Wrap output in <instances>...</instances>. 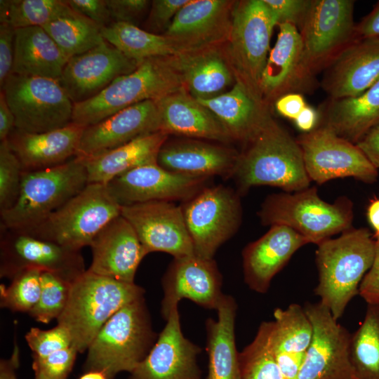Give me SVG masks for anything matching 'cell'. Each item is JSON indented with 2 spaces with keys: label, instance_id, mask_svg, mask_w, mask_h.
Returning <instances> with one entry per match:
<instances>
[{
  "label": "cell",
  "instance_id": "62",
  "mask_svg": "<svg viewBox=\"0 0 379 379\" xmlns=\"http://www.w3.org/2000/svg\"><path fill=\"white\" fill-rule=\"evenodd\" d=\"M35 379H36V378H35Z\"/></svg>",
  "mask_w": 379,
  "mask_h": 379
},
{
  "label": "cell",
  "instance_id": "44",
  "mask_svg": "<svg viewBox=\"0 0 379 379\" xmlns=\"http://www.w3.org/2000/svg\"><path fill=\"white\" fill-rule=\"evenodd\" d=\"M23 168L8 140L0 143V212L13 206L18 197Z\"/></svg>",
  "mask_w": 379,
  "mask_h": 379
},
{
  "label": "cell",
  "instance_id": "27",
  "mask_svg": "<svg viewBox=\"0 0 379 379\" xmlns=\"http://www.w3.org/2000/svg\"><path fill=\"white\" fill-rule=\"evenodd\" d=\"M239 155L232 149L197 139L166 140L159 152L157 164L182 175L232 177Z\"/></svg>",
  "mask_w": 379,
  "mask_h": 379
},
{
  "label": "cell",
  "instance_id": "55",
  "mask_svg": "<svg viewBox=\"0 0 379 379\" xmlns=\"http://www.w3.org/2000/svg\"><path fill=\"white\" fill-rule=\"evenodd\" d=\"M371 163L379 168V124L372 128L357 144Z\"/></svg>",
  "mask_w": 379,
  "mask_h": 379
},
{
  "label": "cell",
  "instance_id": "48",
  "mask_svg": "<svg viewBox=\"0 0 379 379\" xmlns=\"http://www.w3.org/2000/svg\"><path fill=\"white\" fill-rule=\"evenodd\" d=\"M190 1V0L152 1L147 20L149 27L152 29H165L166 31L178 12Z\"/></svg>",
  "mask_w": 379,
  "mask_h": 379
},
{
  "label": "cell",
  "instance_id": "1",
  "mask_svg": "<svg viewBox=\"0 0 379 379\" xmlns=\"http://www.w3.org/2000/svg\"><path fill=\"white\" fill-rule=\"evenodd\" d=\"M239 154L232 175L237 192L268 185L294 192L309 187L310 179L297 141L272 118Z\"/></svg>",
  "mask_w": 379,
  "mask_h": 379
},
{
  "label": "cell",
  "instance_id": "28",
  "mask_svg": "<svg viewBox=\"0 0 379 379\" xmlns=\"http://www.w3.org/2000/svg\"><path fill=\"white\" fill-rule=\"evenodd\" d=\"M159 131L228 143L232 138L218 117L185 88L156 100Z\"/></svg>",
  "mask_w": 379,
  "mask_h": 379
},
{
  "label": "cell",
  "instance_id": "40",
  "mask_svg": "<svg viewBox=\"0 0 379 379\" xmlns=\"http://www.w3.org/2000/svg\"><path fill=\"white\" fill-rule=\"evenodd\" d=\"M62 0H1L0 22L15 29L44 27L61 9Z\"/></svg>",
  "mask_w": 379,
  "mask_h": 379
},
{
  "label": "cell",
  "instance_id": "11",
  "mask_svg": "<svg viewBox=\"0 0 379 379\" xmlns=\"http://www.w3.org/2000/svg\"><path fill=\"white\" fill-rule=\"evenodd\" d=\"M181 208L194 254L201 258L213 259L241 223L240 194L225 185L206 186Z\"/></svg>",
  "mask_w": 379,
  "mask_h": 379
},
{
  "label": "cell",
  "instance_id": "36",
  "mask_svg": "<svg viewBox=\"0 0 379 379\" xmlns=\"http://www.w3.org/2000/svg\"><path fill=\"white\" fill-rule=\"evenodd\" d=\"M274 320L262 322L258 332L272 354L305 352L312 336V326L304 307L296 303L274 312Z\"/></svg>",
  "mask_w": 379,
  "mask_h": 379
},
{
  "label": "cell",
  "instance_id": "19",
  "mask_svg": "<svg viewBox=\"0 0 379 379\" xmlns=\"http://www.w3.org/2000/svg\"><path fill=\"white\" fill-rule=\"evenodd\" d=\"M161 313L165 320L187 298L206 309L215 310L224 295L222 277L213 259L192 255L173 258L161 281Z\"/></svg>",
  "mask_w": 379,
  "mask_h": 379
},
{
  "label": "cell",
  "instance_id": "9",
  "mask_svg": "<svg viewBox=\"0 0 379 379\" xmlns=\"http://www.w3.org/2000/svg\"><path fill=\"white\" fill-rule=\"evenodd\" d=\"M277 20L263 0L234 3L227 39V60L237 79L262 100L259 84Z\"/></svg>",
  "mask_w": 379,
  "mask_h": 379
},
{
  "label": "cell",
  "instance_id": "34",
  "mask_svg": "<svg viewBox=\"0 0 379 379\" xmlns=\"http://www.w3.org/2000/svg\"><path fill=\"white\" fill-rule=\"evenodd\" d=\"M67 61L42 27L15 29L12 74L59 80Z\"/></svg>",
  "mask_w": 379,
  "mask_h": 379
},
{
  "label": "cell",
  "instance_id": "41",
  "mask_svg": "<svg viewBox=\"0 0 379 379\" xmlns=\"http://www.w3.org/2000/svg\"><path fill=\"white\" fill-rule=\"evenodd\" d=\"M72 282L58 274L42 271L40 297L29 315L45 324L57 319L67 305Z\"/></svg>",
  "mask_w": 379,
  "mask_h": 379
},
{
  "label": "cell",
  "instance_id": "37",
  "mask_svg": "<svg viewBox=\"0 0 379 379\" xmlns=\"http://www.w3.org/2000/svg\"><path fill=\"white\" fill-rule=\"evenodd\" d=\"M43 28L69 60L105 41L101 28L64 1L58 13Z\"/></svg>",
  "mask_w": 379,
  "mask_h": 379
},
{
  "label": "cell",
  "instance_id": "50",
  "mask_svg": "<svg viewBox=\"0 0 379 379\" xmlns=\"http://www.w3.org/2000/svg\"><path fill=\"white\" fill-rule=\"evenodd\" d=\"M76 12L96 23L101 29L113 22L106 0H65Z\"/></svg>",
  "mask_w": 379,
  "mask_h": 379
},
{
  "label": "cell",
  "instance_id": "47",
  "mask_svg": "<svg viewBox=\"0 0 379 379\" xmlns=\"http://www.w3.org/2000/svg\"><path fill=\"white\" fill-rule=\"evenodd\" d=\"M263 1L276 17L278 25L289 23L300 29L307 16L312 0H263Z\"/></svg>",
  "mask_w": 379,
  "mask_h": 379
},
{
  "label": "cell",
  "instance_id": "3",
  "mask_svg": "<svg viewBox=\"0 0 379 379\" xmlns=\"http://www.w3.org/2000/svg\"><path fill=\"white\" fill-rule=\"evenodd\" d=\"M145 290L86 270L72 284L67 305L57 319L78 352L87 350L109 319L128 303L144 296Z\"/></svg>",
  "mask_w": 379,
  "mask_h": 379
},
{
  "label": "cell",
  "instance_id": "14",
  "mask_svg": "<svg viewBox=\"0 0 379 379\" xmlns=\"http://www.w3.org/2000/svg\"><path fill=\"white\" fill-rule=\"evenodd\" d=\"M312 336L297 379H352L351 334L320 301L303 307Z\"/></svg>",
  "mask_w": 379,
  "mask_h": 379
},
{
  "label": "cell",
  "instance_id": "22",
  "mask_svg": "<svg viewBox=\"0 0 379 379\" xmlns=\"http://www.w3.org/2000/svg\"><path fill=\"white\" fill-rule=\"evenodd\" d=\"M157 131H160L156 101L146 100L85 127L76 157H95Z\"/></svg>",
  "mask_w": 379,
  "mask_h": 379
},
{
  "label": "cell",
  "instance_id": "57",
  "mask_svg": "<svg viewBox=\"0 0 379 379\" xmlns=\"http://www.w3.org/2000/svg\"><path fill=\"white\" fill-rule=\"evenodd\" d=\"M15 129V117L7 102L4 91L0 93V140H8Z\"/></svg>",
  "mask_w": 379,
  "mask_h": 379
},
{
  "label": "cell",
  "instance_id": "39",
  "mask_svg": "<svg viewBox=\"0 0 379 379\" xmlns=\"http://www.w3.org/2000/svg\"><path fill=\"white\" fill-rule=\"evenodd\" d=\"M352 379H379V305L368 304L364 319L351 335Z\"/></svg>",
  "mask_w": 379,
  "mask_h": 379
},
{
  "label": "cell",
  "instance_id": "53",
  "mask_svg": "<svg viewBox=\"0 0 379 379\" xmlns=\"http://www.w3.org/2000/svg\"><path fill=\"white\" fill-rule=\"evenodd\" d=\"M305 352H281L273 354L285 379H297L303 364Z\"/></svg>",
  "mask_w": 379,
  "mask_h": 379
},
{
  "label": "cell",
  "instance_id": "17",
  "mask_svg": "<svg viewBox=\"0 0 379 379\" xmlns=\"http://www.w3.org/2000/svg\"><path fill=\"white\" fill-rule=\"evenodd\" d=\"M208 179L175 173L154 163L126 172L107 185L122 207L152 201L184 202L206 187Z\"/></svg>",
  "mask_w": 379,
  "mask_h": 379
},
{
  "label": "cell",
  "instance_id": "5",
  "mask_svg": "<svg viewBox=\"0 0 379 379\" xmlns=\"http://www.w3.org/2000/svg\"><path fill=\"white\" fill-rule=\"evenodd\" d=\"M182 88L183 84L170 57L147 58L95 97L74 104L72 122L87 127L123 109L146 100H158Z\"/></svg>",
  "mask_w": 379,
  "mask_h": 379
},
{
  "label": "cell",
  "instance_id": "21",
  "mask_svg": "<svg viewBox=\"0 0 379 379\" xmlns=\"http://www.w3.org/2000/svg\"><path fill=\"white\" fill-rule=\"evenodd\" d=\"M201 348L182 332L178 307L166 319L149 354L131 373L129 379H201L197 363Z\"/></svg>",
  "mask_w": 379,
  "mask_h": 379
},
{
  "label": "cell",
  "instance_id": "61",
  "mask_svg": "<svg viewBox=\"0 0 379 379\" xmlns=\"http://www.w3.org/2000/svg\"><path fill=\"white\" fill-rule=\"evenodd\" d=\"M79 379H108L107 375L100 371H88Z\"/></svg>",
  "mask_w": 379,
  "mask_h": 379
},
{
  "label": "cell",
  "instance_id": "32",
  "mask_svg": "<svg viewBox=\"0 0 379 379\" xmlns=\"http://www.w3.org/2000/svg\"><path fill=\"white\" fill-rule=\"evenodd\" d=\"M168 135L157 131L89 158L84 162L88 183L107 185L115 178L141 166L157 163L159 152Z\"/></svg>",
  "mask_w": 379,
  "mask_h": 379
},
{
  "label": "cell",
  "instance_id": "51",
  "mask_svg": "<svg viewBox=\"0 0 379 379\" xmlns=\"http://www.w3.org/2000/svg\"><path fill=\"white\" fill-rule=\"evenodd\" d=\"M15 29L7 22L0 23V86L12 74Z\"/></svg>",
  "mask_w": 379,
  "mask_h": 379
},
{
  "label": "cell",
  "instance_id": "56",
  "mask_svg": "<svg viewBox=\"0 0 379 379\" xmlns=\"http://www.w3.org/2000/svg\"><path fill=\"white\" fill-rule=\"evenodd\" d=\"M357 38L379 39V1L373 6L372 11L356 25Z\"/></svg>",
  "mask_w": 379,
  "mask_h": 379
},
{
  "label": "cell",
  "instance_id": "24",
  "mask_svg": "<svg viewBox=\"0 0 379 379\" xmlns=\"http://www.w3.org/2000/svg\"><path fill=\"white\" fill-rule=\"evenodd\" d=\"M88 270L118 281L134 283L141 260L147 255L131 225L121 215L105 226L90 245Z\"/></svg>",
  "mask_w": 379,
  "mask_h": 379
},
{
  "label": "cell",
  "instance_id": "23",
  "mask_svg": "<svg viewBox=\"0 0 379 379\" xmlns=\"http://www.w3.org/2000/svg\"><path fill=\"white\" fill-rule=\"evenodd\" d=\"M326 69L322 87L331 100L359 95L379 79V39L356 38Z\"/></svg>",
  "mask_w": 379,
  "mask_h": 379
},
{
  "label": "cell",
  "instance_id": "58",
  "mask_svg": "<svg viewBox=\"0 0 379 379\" xmlns=\"http://www.w3.org/2000/svg\"><path fill=\"white\" fill-rule=\"evenodd\" d=\"M20 365V350L15 343L11 357L0 362V379H17L15 371Z\"/></svg>",
  "mask_w": 379,
  "mask_h": 379
},
{
  "label": "cell",
  "instance_id": "52",
  "mask_svg": "<svg viewBox=\"0 0 379 379\" xmlns=\"http://www.w3.org/2000/svg\"><path fill=\"white\" fill-rule=\"evenodd\" d=\"M359 295L368 304L379 305V237H375L373 261L360 284Z\"/></svg>",
  "mask_w": 379,
  "mask_h": 379
},
{
  "label": "cell",
  "instance_id": "16",
  "mask_svg": "<svg viewBox=\"0 0 379 379\" xmlns=\"http://www.w3.org/2000/svg\"><path fill=\"white\" fill-rule=\"evenodd\" d=\"M121 215L135 230L147 255L164 252L180 258L194 255L181 205L152 201L121 207Z\"/></svg>",
  "mask_w": 379,
  "mask_h": 379
},
{
  "label": "cell",
  "instance_id": "8",
  "mask_svg": "<svg viewBox=\"0 0 379 379\" xmlns=\"http://www.w3.org/2000/svg\"><path fill=\"white\" fill-rule=\"evenodd\" d=\"M121 211L107 185L88 183L44 221L22 232L80 251L90 246L98 234L121 215Z\"/></svg>",
  "mask_w": 379,
  "mask_h": 379
},
{
  "label": "cell",
  "instance_id": "10",
  "mask_svg": "<svg viewBox=\"0 0 379 379\" xmlns=\"http://www.w3.org/2000/svg\"><path fill=\"white\" fill-rule=\"evenodd\" d=\"M1 91L19 131L44 133L72 123L74 103L58 79L12 74Z\"/></svg>",
  "mask_w": 379,
  "mask_h": 379
},
{
  "label": "cell",
  "instance_id": "7",
  "mask_svg": "<svg viewBox=\"0 0 379 379\" xmlns=\"http://www.w3.org/2000/svg\"><path fill=\"white\" fill-rule=\"evenodd\" d=\"M258 215L264 225H286L302 235L308 244L318 245L351 229L353 205L344 197L328 203L312 187L267 196Z\"/></svg>",
  "mask_w": 379,
  "mask_h": 379
},
{
  "label": "cell",
  "instance_id": "35",
  "mask_svg": "<svg viewBox=\"0 0 379 379\" xmlns=\"http://www.w3.org/2000/svg\"><path fill=\"white\" fill-rule=\"evenodd\" d=\"M378 124L379 79L357 96L331 99L324 113L323 125L354 144Z\"/></svg>",
  "mask_w": 379,
  "mask_h": 379
},
{
  "label": "cell",
  "instance_id": "13",
  "mask_svg": "<svg viewBox=\"0 0 379 379\" xmlns=\"http://www.w3.org/2000/svg\"><path fill=\"white\" fill-rule=\"evenodd\" d=\"M296 140L307 173L318 184L346 177L373 183L378 178V169L357 145L326 126L305 133Z\"/></svg>",
  "mask_w": 379,
  "mask_h": 379
},
{
  "label": "cell",
  "instance_id": "59",
  "mask_svg": "<svg viewBox=\"0 0 379 379\" xmlns=\"http://www.w3.org/2000/svg\"><path fill=\"white\" fill-rule=\"evenodd\" d=\"M317 118L318 114L316 110L306 105L294 121L298 128L307 133L314 128Z\"/></svg>",
  "mask_w": 379,
  "mask_h": 379
},
{
  "label": "cell",
  "instance_id": "46",
  "mask_svg": "<svg viewBox=\"0 0 379 379\" xmlns=\"http://www.w3.org/2000/svg\"><path fill=\"white\" fill-rule=\"evenodd\" d=\"M25 340L33 354L40 357L72 346L69 333L60 325L48 330L32 328L25 335Z\"/></svg>",
  "mask_w": 379,
  "mask_h": 379
},
{
  "label": "cell",
  "instance_id": "18",
  "mask_svg": "<svg viewBox=\"0 0 379 379\" xmlns=\"http://www.w3.org/2000/svg\"><path fill=\"white\" fill-rule=\"evenodd\" d=\"M139 63L105 40L69 58L59 81L76 104L95 97L116 79L134 71Z\"/></svg>",
  "mask_w": 379,
  "mask_h": 379
},
{
  "label": "cell",
  "instance_id": "6",
  "mask_svg": "<svg viewBox=\"0 0 379 379\" xmlns=\"http://www.w3.org/2000/svg\"><path fill=\"white\" fill-rule=\"evenodd\" d=\"M88 183L84 162L77 157L55 166L23 171L17 201L0 212L1 228L23 232L34 227Z\"/></svg>",
  "mask_w": 379,
  "mask_h": 379
},
{
  "label": "cell",
  "instance_id": "49",
  "mask_svg": "<svg viewBox=\"0 0 379 379\" xmlns=\"http://www.w3.org/2000/svg\"><path fill=\"white\" fill-rule=\"evenodd\" d=\"M113 22H121L135 25L147 10V0H106Z\"/></svg>",
  "mask_w": 379,
  "mask_h": 379
},
{
  "label": "cell",
  "instance_id": "12",
  "mask_svg": "<svg viewBox=\"0 0 379 379\" xmlns=\"http://www.w3.org/2000/svg\"><path fill=\"white\" fill-rule=\"evenodd\" d=\"M354 6L352 0H312L299 30L302 41V69L310 81L318 70L326 68L357 38Z\"/></svg>",
  "mask_w": 379,
  "mask_h": 379
},
{
  "label": "cell",
  "instance_id": "26",
  "mask_svg": "<svg viewBox=\"0 0 379 379\" xmlns=\"http://www.w3.org/2000/svg\"><path fill=\"white\" fill-rule=\"evenodd\" d=\"M307 241L294 230L274 225L243 250L244 281L253 291L265 293L273 277Z\"/></svg>",
  "mask_w": 379,
  "mask_h": 379
},
{
  "label": "cell",
  "instance_id": "2",
  "mask_svg": "<svg viewBox=\"0 0 379 379\" xmlns=\"http://www.w3.org/2000/svg\"><path fill=\"white\" fill-rule=\"evenodd\" d=\"M375 239L367 229H350L318 244L319 282L314 293L333 317L340 318L373 261Z\"/></svg>",
  "mask_w": 379,
  "mask_h": 379
},
{
  "label": "cell",
  "instance_id": "25",
  "mask_svg": "<svg viewBox=\"0 0 379 379\" xmlns=\"http://www.w3.org/2000/svg\"><path fill=\"white\" fill-rule=\"evenodd\" d=\"M279 33L261 75L259 91L267 105L283 95L307 89L312 84L302 69V41L298 28L278 25Z\"/></svg>",
  "mask_w": 379,
  "mask_h": 379
},
{
  "label": "cell",
  "instance_id": "31",
  "mask_svg": "<svg viewBox=\"0 0 379 379\" xmlns=\"http://www.w3.org/2000/svg\"><path fill=\"white\" fill-rule=\"evenodd\" d=\"M170 60L185 89L197 100L219 95L236 81L227 58L216 47L182 52Z\"/></svg>",
  "mask_w": 379,
  "mask_h": 379
},
{
  "label": "cell",
  "instance_id": "30",
  "mask_svg": "<svg viewBox=\"0 0 379 379\" xmlns=\"http://www.w3.org/2000/svg\"><path fill=\"white\" fill-rule=\"evenodd\" d=\"M197 100L218 117L232 140L247 142L272 119L267 105L237 79L228 91Z\"/></svg>",
  "mask_w": 379,
  "mask_h": 379
},
{
  "label": "cell",
  "instance_id": "33",
  "mask_svg": "<svg viewBox=\"0 0 379 379\" xmlns=\"http://www.w3.org/2000/svg\"><path fill=\"white\" fill-rule=\"evenodd\" d=\"M237 305L233 297L223 295L217 307V319L206 321L208 374L206 379H240L235 342Z\"/></svg>",
  "mask_w": 379,
  "mask_h": 379
},
{
  "label": "cell",
  "instance_id": "20",
  "mask_svg": "<svg viewBox=\"0 0 379 379\" xmlns=\"http://www.w3.org/2000/svg\"><path fill=\"white\" fill-rule=\"evenodd\" d=\"M234 4L227 0H190L164 35L181 53L216 47L229 38Z\"/></svg>",
  "mask_w": 379,
  "mask_h": 379
},
{
  "label": "cell",
  "instance_id": "54",
  "mask_svg": "<svg viewBox=\"0 0 379 379\" xmlns=\"http://www.w3.org/2000/svg\"><path fill=\"white\" fill-rule=\"evenodd\" d=\"M307 104L300 93H290L275 100L276 111L281 116L295 120Z\"/></svg>",
  "mask_w": 379,
  "mask_h": 379
},
{
  "label": "cell",
  "instance_id": "43",
  "mask_svg": "<svg viewBox=\"0 0 379 379\" xmlns=\"http://www.w3.org/2000/svg\"><path fill=\"white\" fill-rule=\"evenodd\" d=\"M240 379H285L274 355L258 332L239 354Z\"/></svg>",
  "mask_w": 379,
  "mask_h": 379
},
{
  "label": "cell",
  "instance_id": "60",
  "mask_svg": "<svg viewBox=\"0 0 379 379\" xmlns=\"http://www.w3.org/2000/svg\"><path fill=\"white\" fill-rule=\"evenodd\" d=\"M367 217L375 231V237H379V198L371 201L368 209Z\"/></svg>",
  "mask_w": 379,
  "mask_h": 379
},
{
  "label": "cell",
  "instance_id": "4",
  "mask_svg": "<svg viewBox=\"0 0 379 379\" xmlns=\"http://www.w3.org/2000/svg\"><path fill=\"white\" fill-rule=\"evenodd\" d=\"M144 296L124 306L100 329L88 350L85 368L113 379L130 373L149 354L157 340Z\"/></svg>",
  "mask_w": 379,
  "mask_h": 379
},
{
  "label": "cell",
  "instance_id": "29",
  "mask_svg": "<svg viewBox=\"0 0 379 379\" xmlns=\"http://www.w3.org/2000/svg\"><path fill=\"white\" fill-rule=\"evenodd\" d=\"M84 128L72 122L63 128L38 133L15 128L8 141L24 171L44 169L76 157Z\"/></svg>",
  "mask_w": 379,
  "mask_h": 379
},
{
  "label": "cell",
  "instance_id": "42",
  "mask_svg": "<svg viewBox=\"0 0 379 379\" xmlns=\"http://www.w3.org/2000/svg\"><path fill=\"white\" fill-rule=\"evenodd\" d=\"M41 272L38 269H27L14 276L8 287L1 284V307L29 314L40 297Z\"/></svg>",
  "mask_w": 379,
  "mask_h": 379
},
{
  "label": "cell",
  "instance_id": "38",
  "mask_svg": "<svg viewBox=\"0 0 379 379\" xmlns=\"http://www.w3.org/2000/svg\"><path fill=\"white\" fill-rule=\"evenodd\" d=\"M105 41L126 57L140 62L155 57H171L181 52L165 35L144 30L137 25L113 22L101 29Z\"/></svg>",
  "mask_w": 379,
  "mask_h": 379
},
{
  "label": "cell",
  "instance_id": "15",
  "mask_svg": "<svg viewBox=\"0 0 379 379\" xmlns=\"http://www.w3.org/2000/svg\"><path fill=\"white\" fill-rule=\"evenodd\" d=\"M1 277L12 279L27 269L58 274L74 281L85 271L79 251L27 233L1 228Z\"/></svg>",
  "mask_w": 379,
  "mask_h": 379
},
{
  "label": "cell",
  "instance_id": "45",
  "mask_svg": "<svg viewBox=\"0 0 379 379\" xmlns=\"http://www.w3.org/2000/svg\"><path fill=\"white\" fill-rule=\"evenodd\" d=\"M78 351L72 346L40 357L33 354L32 368L36 379H67Z\"/></svg>",
  "mask_w": 379,
  "mask_h": 379
}]
</instances>
